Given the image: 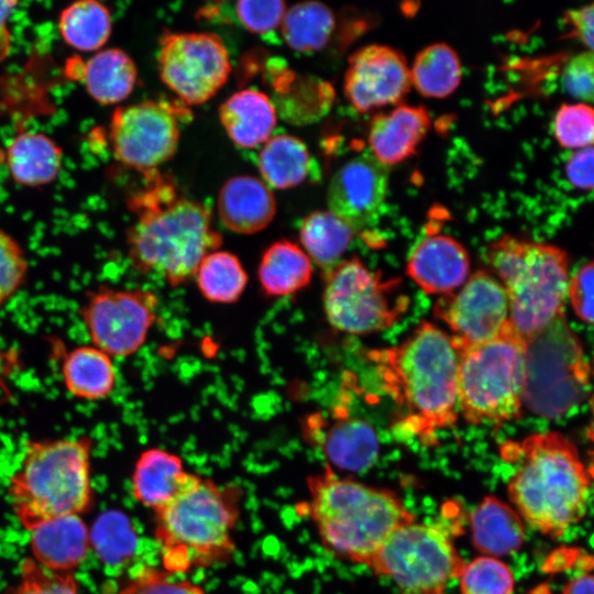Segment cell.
Instances as JSON below:
<instances>
[{"label":"cell","instance_id":"obj_1","mask_svg":"<svg viewBox=\"0 0 594 594\" xmlns=\"http://www.w3.org/2000/svg\"><path fill=\"white\" fill-rule=\"evenodd\" d=\"M369 355L403 431L428 443L455 424L459 351L450 336L422 321L400 344Z\"/></svg>","mask_w":594,"mask_h":594},{"label":"cell","instance_id":"obj_2","mask_svg":"<svg viewBox=\"0 0 594 594\" xmlns=\"http://www.w3.org/2000/svg\"><path fill=\"white\" fill-rule=\"evenodd\" d=\"M146 180L129 200L135 220L127 230L128 260L139 273L179 286L195 277L201 260L222 238L207 206L179 195L157 172Z\"/></svg>","mask_w":594,"mask_h":594},{"label":"cell","instance_id":"obj_3","mask_svg":"<svg viewBox=\"0 0 594 594\" xmlns=\"http://www.w3.org/2000/svg\"><path fill=\"white\" fill-rule=\"evenodd\" d=\"M308 497L299 504L331 557L367 566L387 537L416 519L392 490L340 476L326 464L306 479Z\"/></svg>","mask_w":594,"mask_h":594},{"label":"cell","instance_id":"obj_4","mask_svg":"<svg viewBox=\"0 0 594 594\" xmlns=\"http://www.w3.org/2000/svg\"><path fill=\"white\" fill-rule=\"evenodd\" d=\"M516 451L518 465L507 484L512 506L532 529L562 537L587 513L592 473L560 432L531 435Z\"/></svg>","mask_w":594,"mask_h":594},{"label":"cell","instance_id":"obj_5","mask_svg":"<svg viewBox=\"0 0 594 594\" xmlns=\"http://www.w3.org/2000/svg\"><path fill=\"white\" fill-rule=\"evenodd\" d=\"M242 488L194 473L186 486L154 512V537L163 569L185 574L232 560L240 519Z\"/></svg>","mask_w":594,"mask_h":594},{"label":"cell","instance_id":"obj_6","mask_svg":"<svg viewBox=\"0 0 594 594\" xmlns=\"http://www.w3.org/2000/svg\"><path fill=\"white\" fill-rule=\"evenodd\" d=\"M92 439L30 440L10 479L13 514L28 530L54 518L86 513L92 505Z\"/></svg>","mask_w":594,"mask_h":594},{"label":"cell","instance_id":"obj_7","mask_svg":"<svg viewBox=\"0 0 594 594\" xmlns=\"http://www.w3.org/2000/svg\"><path fill=\"white\" fill-rule=\"evenodd\" d=\"M487 258L505 289L510 324L526 341L563 315L570 277L562 249L504 235Z\"/></svg>","mask_w":594,"mask_h":594},{"label":"cell","instance_id":"obj_8","mask_svg":"<svg viewBox=\"0 0 594 594\" xmlns=\"http://www.w3.org/2000/svg\"><path fill=\"white\" fill-rule=\"evenodd\" d=\"M459 351L458 405L473 425L501 426L522 407L526 340L509 323L496 338Z\"/></svg>","mask_w":594,"mask_h":594},{"label":"cell","instance_id":"obj_9","mask_svg":"<svg viewBox=\"0 0 594 594\" xmlns=\"http://www.w3.org/2000/svg\"><path fill=\"white\" fill-rule=\"evenodd\" d=\"M590 392V364L564 315L526 341L522 405L544 418H558Z\"/></svg>","mask_w":594,"mask_h":594},{"label":"cell","instance_id":"obj_10","mask_svg":"<svg viewBox=\"0 0 594 594\" xmlns=\"http://www.w3.org/2000/svg\"><path fill=\"white\" fill-rule=\"evenodd\" d=\"M464 564L444 524L415 519L387 537L367 568L391 579L398 594H444Z\"/></svg>","mask_w":594,"mask_h":594},{"label":"cell","instance_id":"obj_11","mask_svg":"<svg viewBox=\"0 0 594 594\" xmlns=\"http://www.w3.org/2000/svg\"><path fill=\"white\" fill-rule=\"evenodd\" d=\"M399 280L382 279L358 258L341 260L324 273L323 310L341 332L364 336L393 327L409 306Z\"/></svg>","mask_w":594,"mask_h":594},{"label":"cell","instance_id":"obj_12","mask_svg":"<svg viewBox=\"0 0 594 594\" xmlns=\"http://www.w3.org/2000/svg\"><path fill=\"white\" fill-rule=\"evenodd\" d=\"M158 298L146 288L99 285L87 292L79 318L96 348L111 358L136 353L157 316Z\"/></svg>","mask_w":594,"mask_h":594},{"label":"cell","instance_id":"obj_13","mask_svg":"<svg viewBox=\"0 0 594 594\" xmlns=\"http://www.w3.org/2000/svg\"><path fill=\"white\" fill-rule=\"evenodd\" d=\"M183 112L166 100H143L117 107L109 122V140L114 158L145 176L177 151Z\"/></svg>","mask_w":594,"mask_h":594},{"label":"cell","instance_id":"obj_14","mask_svg":"<svg viewBox=\"0 0 594 594\" xmlns=\"http://www.w3.org/2000/svg\"><path fill=\"white\" fill-rule=\"evenodd\" d=\"M157 68L162 81L186 105L210 100L227 82L231 62L222 40L211 33H166Z\"/></svg>","mask_w":594,"mask_h":594},{"label":"cell","instance_id":"obj_15","mask_svg":"<svg viewBox=\"0 0 594 594\" xmlns=\"http://www.w3.org/2000/svg\"><path fill=\"white\" fill-rule=\"evenodd\" d=\"M433 314L454 333L451 339L457 349L490 341L510 323L504 287L483 270L472 274L458 292L441 296Z\"/></svg>","mask_w":594,"mask_h":594},{"label":"cell","instance_id":"obj_16","mask_svg":"<svg viewBox=\"0 0 594 594\" xmlns=\"http://www.w3.org/2000/svg\"><path fill=\"white\" fill-rule=\"evenodd\" d=\"M410 86L407 61L392 46L370 44L349 57L343 90L358 111L397 103Z\"/></svg>","mask_w":594,"mask_h":594},{"label":"cell","instance_id":"obj_17","mask_svg":"<svg viewBox=\"0 0 594 594\" xmlns=\"http://www.w3.org/2000/svg\"><path fill=\"white\" fill-rule=\"evenodd\" d=\"M388 188V166L372 153H361L343 163L332 175L327 201L329 210L354 233L376 220Z\"/></svg>","mask_w":594,"mask_h":594},{"label":"cell","instance_id":"obj_18","mask_svg":"<svg viewBox=\"0 0 594 594\" xmlns=\"http://www.w3.org/2000/svg\"><path fill=\"white\" fill-rule=\"evenodd\" d=\"M470 260L465 248L447 234L421 240L410 254L407 274L427 294L447 295L468 278Z\"/></svg>","mask_w":594,"mask_h":594},{"label":"cell","instance_id":"obj_19","mask_svg":"<svg viewBox=\"0 0 594 594\" xmlns=\"http://www.w3.org/2000/svg\"><path fill=\"white\" fill-rule=\"evenodd\" d=\"M431 124L424 106L398 105L372 118L367 142L372 155L388 166L411 156Z\"/></svg>","mask_w":594,"mask_h":594},{"label":"cell","instance_id":"obj_20","mask_svg":"<svg viewBox=\"0 0 594 594\" xmlns=\"http://www.w3.org/2000/svg\"><path fill=\"white\" fill-rule=\"evenodd\" d=\"M217 210L221 223L230 231L253 234L273 221L276 200L262 179L241 175L230 178L222 186Z\"/></svg>","mask_w":594,"mask_h":594},{"label":"cell","instance_id":"obj_21","mask_svg":"<svg viewBox=\"0 0 594 594\" xmlns=\"http://www.w3.org/2000/svg\"><path fill=\"white\" fill-rule=\"evenodd\" d=\"M30 531L33 560L48 570L69 572L88 556L89 529L78 515L51 519Z\"/></svg>","mask_w":594,"mask_h":594},{"label":"cell","instance_id":"obj_22","mask_svg":"<svg viewBox=\"0 0 594 594\" xmlns=\"http://www.w3.org/2000/svg\"><path fill=\"white\" fill-rule=\"evenodd\" d=\"M471 541L482 554L503 558L516 553L526 538L525 522L517 510L494 496H485L470 516Z\"/></svg>","mask_w":594,"mask_h":594},{"label":"cell","instance_id":"obj_23","mask_svg":"<svg viewBox=\"0 0 594 594\" xmlns=\"http://www.w3.org/2000/svg\"><path fill=\"white\" fill-rule=\"evenodd\" d=\"M183 459L161 448L144 450L132 473V493L143 506L156 512L168 504L189 482Z\"/></svg>","mask_w":594,"mask_h":594},{"label":"cell","instance_id":"obj_24","mask_svg":"<svg viewBox=\"0 0 594 594\" xmlns=\"http://www.w3.org/2000/svg\"><path fill=\"white\" fill-rule=\"evenodd\" d=\"M219 118L231 141L243 148L264 144L277 123L272 100L256 89H242L230 96L219 109Z\"/></svg>","mask_w":594,"mask_h":594},{"label":"cell","instance_id":"obj_25","mask_svg":"<svg viewBox=\"0 0 594 594\" xmlns=\"http://www.w3.org/2000/svg\"><path fill=\"white\" fill-rule=\"evenodd\" d=\"M4 160L16 184L34 188L46 186L58 177L64 153L45 133L23 131L8 144Z\"/></svg>","mask_w":594,"mask_h":594},{"label":"cell","instance_id":"obj_26","mask_svg":"<svg viewBox=\"0 0 594 594\" xmlns=\"http://www.w3.org/2000/svg\"><path fill=\"white\" fill-rule=\"evenodd\" d=\"M327 465L344 472H362L373 466L380 453L375 429L365 420L339 418L318 440Z\"/></svg>","mask_w":594,"mask_h":594},{"label":"cell","instance_id":"obj_27","mask_svg":"<svg viewBox=\"0 0 594 594\" xmlns=\"http://www.w3.org/2000/svg\"><path fill=\"white\" fill-rule=\"evenodd\" d=\"M61 376L73 397L88 402L108 398L117 385L112 358L92 344L66 351L61 361Z\"/></svg>","mask_w":594,"mask_h":594},{"label":"cell","instance_id":"obj_28","mask_svg":"<svg viewBox=\"0 0 594 594\" xmlns=\"http://www.w3.org/2000/svg\"><path fill=\"white\" fill-rule=\"evenodd\" d=\"M138 76L134 59L118 47L96 52L84 63L80 70L86 91L103 106L123 102L134 90Z\"/></svg>","mask_w":594,"mask_h":594},{"label":"cell","instance_id":"obj_29","mask_svg":"<svg viewBox=\"0 0 594 594\" xmlns=\"http://www.w3.org/2000/svg\"><path fill=\"white\" fill-rule=\"evenodd\" d=\"M262 180L271 188L287 189L302 184L316 169L306 144L289 134L272 135L257 155Z\"/></svg>","mask_w":594,"mask_h":594},{"label":"cell","instance_id":"obj_30","mask_svg":"<svg viewBox=\"0 0 594 594\" xmlns=\"http://www.w3.org/2000/svg\"><path fill=\"white\" fill-rule=\"evenodd\" d=\"M312 262L305 251L288 240L276 241L262 255L258 279L267 296H287L306 287Z\"/></svg>","mask_w":594,"mask_h":594},{"label":"cell","instance_id":"obj_31","mask_svg":"<svg viewBox=\"0 0 594 594\" xmlns=\"http://www.w3.org/2000/svg\"><path fill=\"white\" fill-rule=\"evenodd\" d=\"M109 8L97 0H80L64 8L57 21L63 41L79 52H98L112 33Z\"/></svg>","mask_w":594,"mask_h":594},{"label":"cell","instance_id":"obj_32","mask_svg":"<svg viewBox=\"0 0 594 594\" xmlns=\"http://www.w3.org/2000/svg\"><path fill=\"white\" fill-rule=\"evenodd\" d=\"M354 234V231L330 210L309 213L299 228L301 249L324 273L341 261Z\"/></svg>","mask_w":594,"mask_h":594},{"label":"cell","instance_id":"obj_33","mask_svg":"<svg viewBox=\"0 0 594 594\" xmlns=\"http://www.w3.org/2000/svg\"><path fill=\"white\" fill-rule=\"evenodd\" d=\"M279 29L290 48L302 54L315 53L329 43L336 29V16L321 2H299L286 9Z\"/></svg>","mask_w":594,"mask_h":594},{"label":"cell","instance_id":"obj_34","mask_svg":"<svg viewBox=\"0 0 594 594\" xmlns=\"http://www.w3.org/2000/svg\"><path fill=\"white\" fill-rule=\"evenodd\" d=\"M410 82L426 97L442 98L453 92L462 78L461 61L447 43H433L417 53L409 67Z\"/></svg>","mask_w":594,"mask_h":594},{"label":"cell","instance_id":"obj_35","mask_svg":"<svg viewBox=\"0 0 594 594\" xmlns=\"http://www.w3.org/2000/svg\"><path fill=\"white\" fill-rule=\"evenodd\" d=\"M90 547L111 568L128 565L136 556L139 537L130 519L120 510L102 513L89 530Z\"/></svg>","mask_w":594,"mask_h":594},{"label":"cell","instance_id":"obj_36","mask_svg":"<svg viewBox=\"0 0 594 594\" xmlns=\"http://www.w3.org/2000/svg\"><path fill=\"white\" fill-rule=\"evenodd\" d=\"M195 277L202 296L219 304L237 301L248 283L240 260L230 252L217 250L201 260Z\"/></svg>","mask_w":594,"mask_h":594},{"label":"cell","instance_id":"obj_37","mask_svg":"<svg viewBox=\"0 0 594 594\" xmlns=\"http://www.w3.org/2000/svg\"><path fill=\"white\" fill-rule=\"evenodd\" d=\"M461 594H513L515 576L502 559L480 556L465 562L459 578Z\"/></svg>","mask_w":594,"mask_h":594},{"label":"cell","instance_id":"obj_38","mask_svg":"<svg viewBox=\"0 0 594 594\" xmlns=\"http://www.w3.org/2000/svg\"><path fill=\"white\" fill-rule=\"evenodd\" d=\"M213 4L226 14H217L210 20L232 16L242 28L257 35H268L279 29L287 9L286 3L280 0H242L230 3L231 9H222L219 2Z\"/></svg>","mask_w":594,"mask_h":594},{"label":"cell","instance_id":"obj_39","mask_svg":"<svg viewBox=\"0 0 594 594\" xmlns=\"http://www.w3.org/2000/svg\"><path fill=\"white\" fill-rule=\"evenodd\" d=\"M553 133L559 144L566 148L592 146L594 112L586 102L562 103L553 120Z\"/></svg>","mask_w":594,"mask_h":594},{"label":"cell","instance_id":"obj_40","mask_svg":"<svg viewBox=\"0 0 594 594\" xmlns=\"http://www.w3.org/2000/svg\"><path fill=\"white\" fill-rule=\"evenodd\" d=\"M118 594H207L189 579L148 565L135 569Z\"/></svg>","mask_w":594,"mask_h":594},{"label":"cell","instance_id":"obj_41","mask_svg":"<svg viewBox=\"0 0 594 594\" xmlns=\"http://www.w3.org/2000/svg\"><path fill=\"white\" fill-rule=\"evenodd\" d=\"M6 594H80L75 578L68 572H55L25 559L21 563L16 584Z\"/></svg>","mask_w":594,"mask_h":594},{"label":"cell","instance_id":"obj_42","mask_svg":"<svg viewBox=\"0 0 594 594\" xmlns=\"http://www.w3.org/2000/svg\"><path fill=\"white\" fill-rule=\"evenodd\" d=\"M29 262L21 244L0 229V307L22 287Z\"/></svg>","mask_w":594,"mask_h":594},{"label":"cell","instance_id":"obj_43","mask_svg":"<svg viewBox=\"0 0 594 594\" xmlns=\"http://www.w3.org/2000/svg\"><path fill=\"white\" fill-rule=\"evenodd\" d=\"M594 59L592 51H584L572 56L562 73L564 90L582 100L592 101L594 96Z\"/></svg>","mask_w":594,"mask_h":594},{"label":"cell","instance_id":"obj_44","mask_svg":"<svg viewBox=\"0 0 594 594\" xmlns=\"http://www.w3.org/2000/svg\"><path fill=\"white\" fill-rule=\"evenodd\" d=\"M593 263L580 267L569 282L568 296L576 316L591 324L593 321Z\"/></svg>","mask_w":594,"mask_h":594},{"label":"cell","instance_id":"obj_45","mask_svg":"<svg viewBox=\"0 0 594 594\" xmlns=\"http://www.w3.org/2000/svg\"><path fill=\"white\" fill-rule=\"evenodd\" d=\"M593 146L574 151L565 164V174L569 182L576 188L590 190L593 188Z\"/></svg>","mask_w":594,"mask_h":594},{"label":"cell","instance_id":"obj_46","mask_svg":"<svg viewBox=\"0 0 594 594\" xmlns=\"http://www.w3.org/2000/svg\"><path fill=\"white\" fill-rule=\"evenodd\" d=\"M564 20L571 28L570 34L578 37L590 51H592L594 37L593 3L565 11Z\"/></svg>","mask_w":594,"mask_h":594},{"label":"cell","instance_id":"obj_47","mask_svg":"<svg viewBox=\"0 0 594 594\" xmlns=\"http://www.w3.org/2000/svg\"><path fill=\"white\" fill-rule=\"evenodd\" d=\"M18 4V1L0 0V62L9 55L11 50L9 20Z\"/></svg>","mask_w":594,"mask_h":594},{"label":"cell","instance_id":"obj_48","mask_svg":"<svg viewBox=\"0 0 594 594\" xmlns=\"http://www.w3.org/2000/svg\"><path fill=\"white\" fill-rule=\"evenodd\" d=\"M594 579L591 571H583L573 576L563 587L562 594H593Z\"/></svg>","mask_w":594,"mask_h":594}]
</instances>
